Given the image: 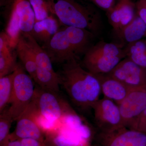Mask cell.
I'll return each mask as SVG.
<instances>
[{"mask_svg": "<svg viewBox=\"0 0 146 146\" xmlns=\"http://www.w3.org/2000/svg\"><path fill=\"white\" fill-rule=\"evenodd\" d=\"M100 84L104 97L119 104L124 99L131 88L108 74H95Z\"/></svg>", "mask_w": 146, "mask_h": 146, "instance_id": "4fadbf2b", "label": "cell"}, {"mask_svg": "<svg viewBox=\"0 0 146 146\" xmlns=\"http://www.w3.org/2000/svg\"><path fill=\"white\" fill-rule=\"evenodd\" d=\"M126 57L125 49L121 45L100 41L87 51L81 64L94 74H108Z\"/></svg>", "mask_w": 146, "mask_h": 146, "instance_id": "3957f363", "label": "cell"}, {"mask_svg": "<svg viewBox=\"0 0 146 146\" xmlns=\"http://www.w3.org/2000/svg\"><path fill=\"white\" fill-rule=\"evenodd\" d=\"M59 30L58 22L51 16L36 22L31 34L37 42H41L44 45L49 42Z\"/></svg>", "mask_w": 146, "mask_h": 146, "instance_id": "e0dca14e", "label": "cell"}, {"mask_svg": "<svg viewBox=\"0 0 146 146\" xmlns=\"http://www.w3.org/2000/svg\"><path fill=\"white\" fill-rule=\"evenodd\" d=\"M97 132L108 133L125 127L119 108L115 102L104 97L92 107Z\"/></svg>", "mask_w": 146, "mask_h": 146, "instance_id": "8992f818", "label": "cell"}, {"mask_svg": "<svg viewBox=\"0 0 146 146\" xmlns=\"http://www.w3.org/2000/svg\"><path fill=\"white\" fill-rule=\"evenodd\" d=\"M42 48L48 55L52 63H64L73 59L79 60L64 28L59 29Z\"/></svg>", "mask_w": 146, "mask_h": 146, "instance_id": "30bf717a", "label": "cell"}, {"mask_svg": "<svg viewBox=\"0 0 146 146\" xmlns=\"http://www.w3.org/2000/svg\"><path fill=\"white\" fill-rule=\"evenodd\" d=\"M9 47L0 49V78L13 73L17 66L16 58Z\"/></svg>", "mask_w": 146, "mask_h": 146, "instance_id": "603a6c76", "label": "cell"}, {"mask_svg": "<svg viewBox=\"0 0 146 146\" xmlns=\"http://www.w3.org/2000/svg\"><path fill=\"white\" fill-rule=\"evenodd\" d=\"M21 146H49L47 143H41L31 138H26L20 140Z\"/></svg>", "mask_w": 146, "mask_h": 146, "instance_id": "83f0119b", "label": "cell"}, {"mask_svg": "<svg viewBox=\"0 0 146 146\" xmlns=\"http://www.w3.org/2000/svg\"><path fill=\"white\" fill-rule=\"evenodd\" d=\"M70 106L59 94L35 87L34 96L26 111L32 115L52 122L60 120L72 113Z\"/></svg>", "mask_w": 146, "mask_h": 146, "instance_id": "277c9868", "label": "cell"}, {"mask_svg": "<svg viewBox=\"0 0 146 146\" xmlns=\"http://www.w3.org/2000/svg\"><path fill=\"white\" fill-rule=\"evenodd\" d=\"M14 132L10 134V140H21L31 138L46 143L43 131L31 115L24 113L17 120Z\"/></svg>", "mask_w": 146, "mask_h": 146, "instance_id": "8fae6325", "label": "cell"}, {"mask_svg": "<svg viewBox=\"0 0 146 146\" xmlns=\"http://www.w3.org/2000/svg\"><path fill=\"white\" fill-rule=\"evenodd\" d=\"M58 74L60 85L76 107L82 111L92 110L102 93L96 76L84 68L76 59L63 63Z\"/></svg>", "mask_w": 146, "mask_h": 146, "instance_id": "6da1fadb", "label": "cell"}, {"mask_svg": "<svg viewBox=\"0 0 146 146\" xmlns=\"http://www.w3.org/2000/svg\"><path fill=\"white\" fill-rule=\"evenodd\" d=\"M17 63L13 71V93L7 111L13 121H17L26 111L34 96L35 87L33 79Z\"/></svg>", "mask_w": 146, "mask_h": 146, "instance_id": "5b68a950", "label": "cell"}, {"mask_svg": "<svg viewBox=\"0 0 146 146\" xmlns=\"http://www.w3.org/2000/svg\"><path fill=\"white\" fill-rule=\"evenodd\" d=\"M76 57L84 55L92 46L95 35L91 32L84 29L72 27L64 28Z\"/></svg>", "mask_w": 146, "mask_h": 146, "instance_id": "5bb4252c", "label": "cell"}, {"mask_svg": "<svg viewBox=\"0 0 146 146\" xmlns=\"http://www.w3.org/2000/svg\"><path fill=\"white\" fill-rule=\"evenodd\" d=\"M53 13L66 27L84 29L95 36L101 33L103 23L96 11L75 0H50Z\"/></svg>", "mask_w": 146, "mask_h": 146, "instance_id": "7a4b0ae2", "label": "cell"}, {"mask_svg": "<svg viewBox=\"0 0 146 146\" xmlns=\"http://www.w3.org/2000/svg\"><path fill=\"white\" fill-rule=\"evenodd\" d=\"M108 74L131 89L146 86V69L127 57L121 60Z\"/></svg>", "mask_w": 146, "mask_h": 146, "instance_id": "ba28073f", "label": "cell"}, {"mask_svg": "<svg viewBox=\"0 0 146 146\" xmlns=\"http://www.w3.org/2000/svg\"><path fill=\"white\" fill-rule=\"evenodd\" d=\"M127 57L142 68L146 69V43L139 40L125 48Z\"/></svg>", "mask_w": 146, "mask_h": 146, "instance_id": "44dd1931", "label": "cell"}, {"mask_svg": "<svg viewBox=\"0 0 146 146\" xmlns=\"http://www.w3.org/2000/svg\"><path fill=\"white\" fill-rule=\"evenodd\" d=\"M97 6L102 9L108 11L114 7V0H91Z\"/></svg>", "mask_w": 146, "mask_h": 146, "instance_id": "4316f807", "label": "cell"}, {"mask_svg": "<svg viewBox=\"0 0 146 146\" xmlns=\"http://www.w3.org/2000/svg\"><path fill=\"white\" fill-rule=\"evenodd\" d=\"M121 41L120 45L130 44L141 40L146 35V25L139 16H135L133 20L119 31L115 32Z\"/></svg>", "mask_w": 146, "mask_h": 146, "instance_id": "9a60e30c", "label": "cell"}, {"mask_svg": "<svg viewBox=\"0 0 146 146\" xmlns=\"http://www.w3.org/2000/svg\"><path fill=\"white\" fill-rule=\"evenodd\" d=\"M35 14L36 22L44 20L51 16L53 12L50 0H29Z\"/></svg>", "mask_w": 146, "mask_h": 146, "instance_id": "cb8c5ba5", "label": "cell"}, {"mask_svg": "<svg viewBox=\"0 0 146 146\" xmlns=\"http://www.w3.org/2000/svg\"><path fill=\"white\" fill-rule=\"evenodd\" d=\"M96 146H146V133L123 127L108 133L97 132Z\"/></svg>", "mask_w": 146, "mask_h": 146, "instance_id": "52a82bcc", "label": "cell"}, {"mask_svg": "<svg viewBox=\"0 0 146 146\" xmlns=\"http://www.w3.org/2000/svg\"><path fill=\"white\" fill-rule=\"evenodd\" d=\"M145 43H146V41Z\"/></svg>", "mask_w": 146, "mask_h": 146, "instance_id": "4dcf8cb0", "label": "cell"}, {"mask_svg": "<svg viewBox=\"0 0 146 146\" xmlns=\"http://www.w3.org/2000/svg\"><path fill=\"white\" fill-rule=\"evenodd\" d=\"M138 13L139 17L146 25V1L142 0L138 5Z\"/></svg>", "mask_w": 146, "mask_h": 146, "instance_id": "f1b7e54d", "label": "cell"}, {"mask_svg": "<svg viewBox=\"0 0 146 146\" xmlns=\"http://www.w3.org/2000/svg\"><path fill=\"white\" fill-rule=\"evenodd\" d=\"M128 128L146 133V108L132 122Z\"/></svg>", "mask_w": 146, "mask_h": 146, "instance_id": "484cf974", "label": "cell"}, {"mask_svg": "<svg viewBox=\"0 0 146 146\" xmlns=\"http://www.w3.org/2000/svg\"><path fill=\"white\" fill-rule=\"evenodd\" d=\"M107 16L110 24L116 32L129 23L135 17L134 4L131 0H120L107 11Z\"/></svg>", "mask_w": 146, "mask_h": 146, "instance_id": "7c38bea8", "label": "cell"}, {"mask_svg": "<svg viewBox=\"0 0 146 146\" xmlns=\"http://www.w3.org/2000/svg\"><path fill=\"white\" fill-rule=\"evenodd\" d=\"M16 46L17 54L22 65L35 81L37 65L34 55L24 36L19 38Z\"/></svg>", "mask_w": 146, "mask_h": 146, "instance_id": "ac0fdd59", "label": "cell"}, {"mask_svg": "<svg viewBox=\"0 0 146 146\" xmlns=\"http://www.w3.org/2000/svg\"><path fill=\"white\" fill-rule=\"evenodd\" d=\"M1 146H21V142L19 140H10L8 138L5 143Z\"/></svg>", "mask_w": 146, "mask_h": 146, "instance_id": "f546056e", "label": "cell"}, {"mask_svg": "<svg viewBox=\"0 0 146 146\" xmlns=\"http://www.w3.org/2000/svg\"><path fill=\"white\" fill-rule=\"evenodd\" d=\"M13 73L0 78V113L9 104L13 86Z\"/></svg>", "mask_w": 146, "mask_h": 146, "instance_id": "7402d4cb", "label": "cell"}, {"mask_svg": "<svg viewBox=\"0 0 146 146\" xmlns=\"http://www.w3.org/2000/svg\"><path fill=\"white\" fill-rule=\"evenodd\" d=\"M118 106L125 127L132 122L146 108V86L132 88Z\"/></svg>", "mask_w": 146, "mask_h": 146, "instance_id": "9c48e42d", "label": "cell"}, {"mask_svg": "<svg viewBox=\"0 0 146 146\" xmlns=\"http://www.w3.org/2000/svg\"><path fill=\"white\" fill-rule=\"evenodd\" d=\"M36 60L37 67L49 70H54L52 62L46 51L41 47L31 33H23Z\"/></svg>", "mask_w": 146, "mask_h": 146, "instance_id": "ffe728a7", "label": "cell"}, {"mask_svg": "<svg viewBox=\"0 0 146 146\" xmlns=\"http://www.w3.org/2000/svg\"><path fill=\"white\" fill-rule=\"evenodd\" d=\"M14 122L6 109L0 114V145H3L9 138V131Z\"/></svg>", "mask_w": 146, "mask_h": 146, "instance_id": "d4e9b609", "label": "cell"}, {"mask_svg": "<svg viewBox=\"0 0 146 146\" xmlns=\"http://www.w3.org/2000/svg\"><path fill=\"white\" fill-rule=\"evenodd\" d=\"M13 10L16 13L21 31L23 33H31L36 19L29 1L27 0H16Z\"/></svg>", "mask_w": 146, "mask_h": 146, "instance_id": "2e32d148", "label": "cell"}, {"mask_svg": "<svg viewBox=\"0 0 146 146\" xmlns=\"http://www.w3.org/2000/svg\"><path fill=\"white\" fill-rule=\"evenodd\" d=\"M35 82L42 89L57 94L60 93V76L54 70L37 67Z\"/></svg>", "mask_w": 146, "mask_h": 146, "instance_id": "d6986e66", "label": "cell"}]
</instances>
